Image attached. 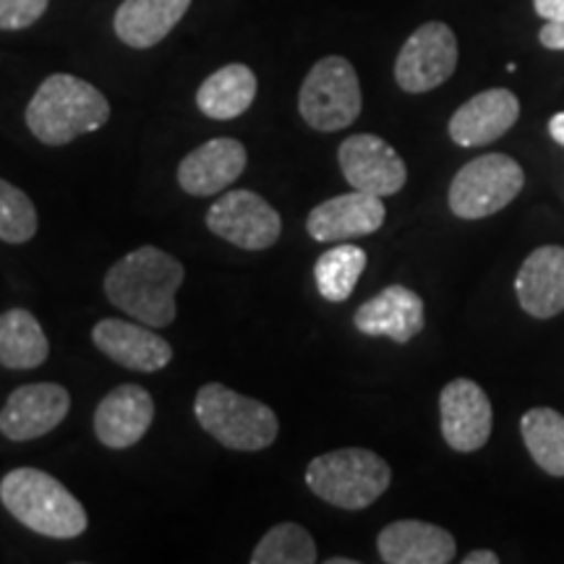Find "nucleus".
Returning a JSON list of instances; mask_svg holds the SVG:
<instances>
[{
    "label": "nucleus",
    "mask_w": 564,
    "mask_h": 564,
    "mask_svg": "<svg viewBox=\"0 0 564 564\" xmlns=\"http://www.w3.org/2000/svg\"><path fill=\"white\" fill-rule=\"evenodd\" d=\"M186 270L178 259L158 246H139L118 259L105 274V295L116 308L147 327H171L178 316L175 293Z\"/></svg>",
    "instance_id": "1"
},
{
    "label": "nucleus",
    "mask_w": 564,
    "mask_h": 564,
    "mask_svg": "<svg viewBox=\"0 0 564 564\" xmlns=\"http://www.w3.org/2000/svg\"><path fill=\"white\" fill-rule=\"evenodd\" d=\"M26 129L47 147L70 144L110 121V102L95 84L70 74H53L26 105Z\"/></svg>",
    "instance_id": "2"
},
{
    "label": "nucleus",
    "mask_w": 564,
    "mask_h": 564,
    "mask_svg": "<svg viewBox=\"0 0 564 564\" xmlns=\"http://www.w3.org/2000/svg\"><path fill=\"white\" fill-rule=\"evenodd\" d=\"M0 502L21 525L47 539H79L89 518L58 478L37 468H17L0 481Z\"/></svg>",
    "instance_id": "3"
},
{
    "label": "nucleus",
    "mask_w": 564,
    "mask_h": 564,
    "mask_svg": "<svg viewBox=\"0 0 564 564\" xmlns=\"http://www.w3.org/2000/svg\"><path fill=\"white\" fill-rule=\"evenodd\" d=\"M194 415L212 440L236 453H259L280 434V421L270 405L217 382L199 387Z\"/></svg>",
    "instance_id": "4"
},
{
    "label": "nucleus",
    "mask_w": 564,
    "mask_h": 564,
    "mask_svg": "<svg viewBox=\"0 0 564 564\" xmlns=\"http://www.w3.org/2000/svg\"><path fill=\"white\" fill-rule=\"evenodd\" d=\"M392 484L384 457L364 447H343L314 457L306 468V486L322 502L358 512L377 502Z\"/></svg>",
    "instance_id": "5"
},
{
    "label": "nucleus",
    "mask_w": 564,
    "mask_h": 564,
    "mask_svg": "<svg viewBox=\"0 0 564 564\" xmlns=\"http://www.w3.org/2000/svg\"><path fill=\"white\" fill-rule=\"evenodd\" d=\"M364 108L361 82L350 61L327 55L316 61L299 91L301 118L314 131H343L358 121Z\"/></svg>",
    "instance_id": "6"
},
{
    "label": "nucleus",
    "mask_w": 564,
    "mask_h": 564,
    "mask_svg": "<svg viewBox=\"0 0 564 564\" xmlns=\"http://www.w3.org/2000/svg\"><path fill=\"white\" fill-rule=\"evenodd\" d=\"M523 186V167L510 154H484L457 171L449 186V209L460 220H484L512 204Z\"/></svg>",
    "instance_id": "7"
},
{
    "label": "nucleus",
    "mask_w": 564,
    "mask_h": 564,
    "mask_svg": "<svg viewBox=\"0 0 564 564\" xmlns=\"http://www.w3.org/2000/svg\"><path fill=\"white\" fill-rule=\"evenodd\" d=\"M457 37L444 21H426L405 40L394 61V82L408 95L442 87L457 68Z\"/></svg>",
    "instance_id": "8"
},
{
    "label": "nucleus",
    "mask_w": 564,
    "mask_h": 564,
    "mask_svg": "<svg viewBox=\"0 0 564 564\" xmlns=\"http://www.w3.org/2000/svg\"><path fill=\"white\" fill-rule=\"evenodd\" d=\"M209 232L246 251L272 249L280 241L282 220L264 196L253 192H228L207 209Z\"/></svg>",
    "instance_id": "9"
},
{
    "label": "nucleus",
    "mask_w": 564,
    "mask_h": 564,
    "mask_svg": "<svg viewBox=\"0 0 564 564\" xmlns=\"http://www.w3.org/2000/svg\"><path fill=\"white\" fill-rule=\"evenodd\" d=\"M337 162L345 181L356 192L382 196V199L403 192L408 181L403 158L377 133H352L345 139L337 150Z\"/></svg>",
    "instance_id": "10"
},
{
    "label": "nucleus",
    "mask_w": 564,
    "mask_h": 564,
    "mask_svg": "<svg viewBox=\"0 0 564 564\" xmlns=\"http://www.w3.org/2000/svg\"><path fill=\"white\" fill-rule=\"evenodd\" d=\"M442 436L455 453H476L489 442L494 408L474 379H453L440 394Z\"/></svg>",
    "instance_id": "11"
},
{
    "label": "nucleus",
    "mask_w": 564,
    "mask_h": 564,
    "mask_svg": "<svg viewBox=\"0 0 564 564\" xmlns=\"http://www.w3.org/2000/svg\"><path fill=\"white\" fill-rule=\"evenodd\" d=\"M70 411L66 387L37 382L11 392L0 411V434L11 442H32L58 429Z\"/></svg>",
    "instance_id": "12"
},
{
    "label": "nucleus",
    "mask_w": 564,
    "mask_h": 564,
    "mask_svg": "<svg viewBox=\"0 0 564 564\" xmlns=\"http://www.w3.org/2000/svg\"><path fill=\"white\" fill-rule=\"evenodd\" d=\"M387 220V207L382 196L366 192H352L333 196L322 202L306 217V230L314 241H352V238L371 236Z\"/></svg>",
    "instance_id": "13"
},
{
    "label": "nucleus",
    "mask_w": 564,
    "mask_h": 564,
    "mask_svg": "<svg viewBox=\"0 0 564 564\" xmlns=\"http://www.w3.org/2000/svg\"><path fill=\"white\" fill-rule=\"evenodd\" d=\"M91 343L110 361L131 371L152 373L173 361V345L141 322L100 319L91 327Z\"/></svg>",
    "instance_id": "14"
},
{
    "label": "nucleus",
    "mask_w": 564,
    "mask_h": 564,
    "mask_svg": "<svg viewBox=\"0 0 564 564\" xmlns=\"http://www.w3.org/2000/svg\"><path fill=\"white\" fill-rule=\"evenodd\" d=\"M249 154L238 139H209L178 165V183L188 196H217L241 178Z\"/></svg>",
    "instance_id": "15"
},
{
    "label": "nucleus",
    "mask_w": 564,
    "mask_h": 564,
    "mask_svg": "<svg viewBox=\"0 0 564 564\" xmlns=\"http://www.w3.org/2000/svg\"><path fill=\"white\" fill-rule=\"evenodd\" d=\"M154 421L152 394L139 384H121L100 400L95 434L108 449H129L144 440Z\"/></svg>",
    "instance_id": "16"
},
{
    "label": "nucleus",
    "mask_w": 564,
    "mask_h": 564,
    "mask_svg": "<svg viewBox=\"0 0 564 564\" xmlns=\"http://www.w3.org/2000/svg\"><path fill=\"white\" fill-rule=\"evenodd\" d=\"M518 118L520 100L510 89H486L453 112L449 137L457 147H484L505 137Z\"/></svg>",
    "instance_id": "17"
},
{
    "label": "nucleus",
    "mask_w": 564,
    "mask_h": 564,
    "mask_svg": "<svg viewBox=\"0 0 564 564\" xmlns=\"http://www.w3.org/2000/svg\"><path fill=\"white\" fill-rule=\"evenodd\" d=\"M423 301L421 295L405 285H390L382 293L358 306L352 324L358 333L369 337H390L405 345L423 329Z\"/></svg>",
    "instance_id": "18"
},
{
    "label": "nucleus",
    "mask_w": 564,
    "mask_h": 564,
    "mask_svg": "<svg viewBox=\"0 0 564 564\" xmlns=\"http://www.w3.org/2000/svg\"><path fill=\"white\" fill-rule=\"evenodd\" d=\"M377 549L387 564H447L457 544L447 528L423 520H394L377 535Z\"/></svg>",
    "instance_id": "19"
},
{
    "label": "nucleus",
    "mask_w": 564,
    "mask_h": 564,
    "mask_svg": "<svg viewBox=\"0 0 564 564\" xmlns=\"http://www.w3.org/2000/svg\"><path fill=\"white\" fill-rule=\"evenodd\" d=\"M514 293L525 314L535 319H552L564 312V249L541 246L520 267Z\"/></svg>",
    "instance_id": "20"
},
{
    "label": "nucleus",
    "mask_w": 564,
    "mask_h": 564,
    "mask_svg": "<svg viewBox=\"0 0 564 564\" xmlns=\"http://www.w3.org/2000/svg\"><path fill=\"white\" fill-rule=\"evenodd\" d=\"M188 6L192 0H123L112 19V30L123 45L150 51L181 24Z\"/></svg>",
    "instance_id": "21"
},
{
    "label": "nucleus",
    "mask_w": 564,
    "mask_h": 564,
    "mask_svg": "<svg viewBox=\"0 0 564 564\" xmlns=\"http://www.w3.org/2000/svg\"><path fill=\"white\" fill-rule=\"evenodd\" d=\"M257 74L249 66L228 63L202 82L196 91V108L212 121H232L251 108L257 100Z\"/></svg>",
    "instance_id": "22"
},
{
    "label": "nucleus",
    "mask_w": 564,
    "mask_h": 564,
    "mask_svg": "<svg viewBox=\"0 0 564 564\" xmlns=\"http://www.w3.org/2000/svg\"><path fill=\"white\" fill-rule=\"evenodd\" d=\"M51 356V343L42 333L37 316L26 308L0 314V366L6 369H37Z\"/></svg>",
    "instance_id": "23"
},
{
    "label": "nucleus",
    "mask_w": 564,
    "mask_h": 564,
    "mask_svg": "<svg viewBox=\"0 0 564 564\" xmlns=\"http://www.w3.org/2000/svg\"><path fill=\"white\" fill-rule=\"evenodd\" d=\"M369 264V253L356 243H337L316 259L314 280L319 295L329 303L348 301Z\"/></svg>",
    "instance_id": "24"
},
{
    "label": "nucleus",
    "mask_w": 564,
    "mask_h": 564,
    "mask_svg": "<svg viewBox=\"0 0 564 564\" xmlns=\"http://www.w3.org/2000/svg\"><path fill=\"white\" fill-rule=\"evenodd\" d=\"M520 434L533 463L549 476L564 478V415L554 408H531L520 421Z\"/></svg>",
    "instance_id": "25"
},
{
    "label": "nucleus",
    "mask_w": 564,
    "mask_h": 564,
    "mask_svg": "<svg viewBox=\"0 0 564 564\" xmlns=\"http://www.w3.org/2000/svg\"><path fill=\"white\" fill-rule=\"evenodd\" d=\"M316 544L299 523H280L264 533L251 554V564H314Z\"/></svg>",
    "instance_id": "26"
},
{
    "label": "nucleus",
    "mask_w": 564,
    "mask_h": 564,
    "mask_svg": "<svg viewBox=\"0 0 564 564\" xmlns=\"http://www.w3.org/2000/svg\"><path fill=\"white\" fill-rule=\"evenodd\" d=\"M40 228L34 202L13 183L0 178V241L26 243Z\"/></svg>",
    "instance_id": "27"
},
{
    "label": "nucleus",
    "mask_w": 564,
    "mask_h": 564,
    "mask_svg": "<svg viewBox=\"0 0 564 564\" xmlns=\"http://www.w3.org/2000/svg\"><path fill=\"white\" fill-rule=\"evenodd\" d=\"M51 0H0V30L19 32L45 17Z\"/></svg>",
    "instance_id": "28"
},
{
    "label": "nucleus",
    "mask_w": 564,
    "mask_h": 564,
    "mask_svg": "<svg viewBox=\"0 0 564 564\" xmlns=\"http://www.w3.org/2000/svg\"><path fill=\"white\" fill-rule=\"evenodd\" d=\"M539 42L546 51H564V19L546 21L539 32Z\"/></svg>",
    "instance_id": "29"
},
{
    "label": "nucleus",
    "mask_w": 564,
    "mask_h": 564,
    "mask_svg": "<svg viewBox=\"0 0 564 564\" xmlns=\"http://www.w3.org/2000/svg\"><path fill=\"white\" fill-rule=\"evenodd\" d=\"M533 9L541 19H564V0H533Z\"/></svg>",
    "instance_id": "30"
},
{
    "label": "nucleus",
    "mask_w": 564,
    "mask_h": 564,
    "mask_svg": "<svg viewBox=\"0 0 564 564\" xmlns=\"http://www.w3.org/2000/svg\"><path fill=\"white\" fill-rule=\"evenodd\" d=\"M549 133H552V139L556 141V144L564 147V110L554 112L552 121H549Z\"/></svg>",
    "instance_id": "31"
},
{
    "label": "nucleus",
    "mask_w": 564,
    "mask_h": 564,
    "mask_svg": "<svg viewBox=\"0 0 564 564\" xmlns=\"http://www.w3.org/2000/svg\"><path fill=\"white\" fill-rule=\"evenodd\" d=\"M463 564H499V556L494 552H486V549H481V552H470L468 556H465Z\"/></svg>",
    "instance_id": "32"
},
{
    "label": "nucleus",
    "mask_w": 564,
    "mask_h": 564,
    "mask_svg": "<svg viewBox=\"0 0 564 564\" xmlns=\"http://www.w3.org/2000/svg\"><path fill=\"white\" fill-rule=\"evenodd\" d=\"M329 564H356L352 560H329Z\"/></svg>",
    "instance_id": "33"
}]
</instances>
